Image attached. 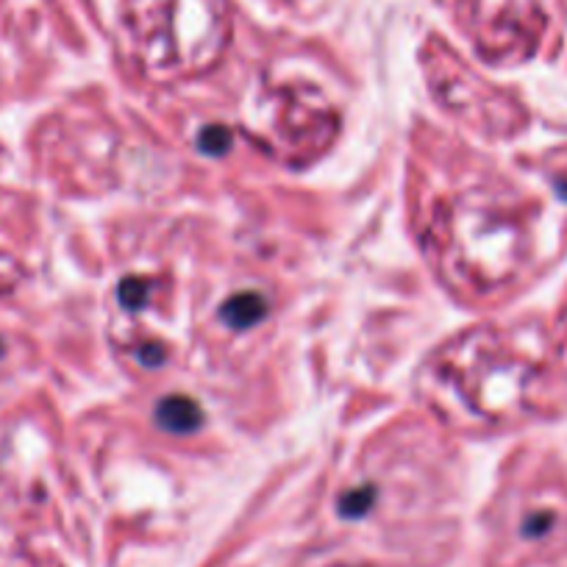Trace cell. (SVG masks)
Masks as SVG:
<instances>
[{"mask_svg":"<svg viewBox=\"0 0 567 567\" xmlns=\"http://www.w3.org/2000/svg\"><path fill=\"white\" fill-rule=\"evenodd\" d=\"M145 292H148V284L145 281H125L123 290H120V298L125 303V309H142V300H145Z\"/></svg>","mask_w":567,"mask_h":567,"instance_id":"3","label":"cell"},{"mask_svg":"<svg viewBox=\"0 0 567 567\" xmlns=\"http://www.w3.org/2000/svg\"><path fill=\"white\" fill-rule=\"evenodd\" d=\"M200 411L192 401L187 398H170L159 406V423L167 428V431H178V434H184V431H192L198 426V418Z\"/></svg>","mask_w":567,"mask_h":567,"instance_id":"2","label":"cell"},{"mask_svg":"<svg viewBox=\"0 0 567 567\" xmlns=\"http://www.w3.org/2000/svg\"><path fill=\"white\" fill-rule=\"evenodd\" d=\"M220 315H223V320L228 326L248 328V326H253L256 320L265 315V300L259 295H253V292H242V295H234L231 300H225Z\"/></svg>","mask_w":567,"mask_h":567,"instance_id":"1","label":"cell"},{"mask_svg":"<svg viewBox=\"0 0 567 567\" xmlns=\"http://www.w3.org/2000/svg\"><path fill=\"white\" fill-rule=\"evenodd\" d=\"M551 526H554V514H534V518H529L523 523V534L526 537H539V534H546Z\"/></svg>","mask_w":567,"mask_h":567,"instance_id":"4","label":"cell"}]
</instances>
